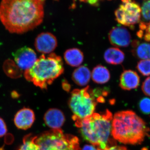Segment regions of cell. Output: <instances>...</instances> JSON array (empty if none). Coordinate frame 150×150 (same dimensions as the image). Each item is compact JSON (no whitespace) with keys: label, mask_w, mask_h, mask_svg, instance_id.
<instances>
[{"label":"cell","mask_w":150,"mask_h":150,"mask_svg":"<svg viewBox=\"0 0 150 150\" xmlns=\"http://www.w3.org/2000/svg\"><path fill=\"white\" fill-rule=\"evenodd\" d=\"M43 0H2L0 20L11 33L21 34L42 23Z\"/></svg>","instance_id":"cell-1"},{"label":"cell","mask_w":150,"mask_h":150,"mask_svg":"<svg viewBox=\"0 0 150 150\" xmlns=\"http://www.w3.org/2000/svg\"><path fill=\"white\" fill-rule=\"evenodd\" d=\"M150 131L146 123L132 110L119 111L113 116L111 135L121 143L140 144L149 136Z\"/></svg>","instance_id":"cell-2"},{"label":"cell","mask_w":150,"mask_h":150,"mask_svg":"<svg viewBox=\"0 0 150 150\" xmlns=\"http://www.w3.org/2000/svg\"><path fill=\"white\" fill-rule=\"evenodd\" d=\"M113 116L109 110L103 113H93L81 120L74 121L84 139L99 150L115 145L110 138Z\"/></svg>","instance_id":"cell-3"},{"label":"cell","mask_w":150,"mask_h":150,"mask_svg":"<svg viewBox=\"0 0 150 150\" xmlns=\"http://www.w3.org/2000/svg\"><path fill=\"white\" fill-rule=\"evenodd\" d=\"M64 71L61 57L51 53L47 56L42 54L32 67L25 71L24 76L26 80L32 82L36 87L46 89Z\"/></svg>","instance_id":"cell-4"},{"label":"cell","mask_w":150,"mask_h":150,"mask_svg":"<svg viewBox=\"0 0 150 150\" xmlns=\"http://www.w3.org/2000/svg\"><path fill=\"white\" fill-rule=\"evenodd\" d=\"M98 92L89 86L82 89H75L71 93L69 106L74 115V121L81 120L92 115L98 103H103L104 97Z\"/></svg>","instance_id":"cell-5"},{"label":"cell","mask_w":150,"mask_h":150,"mask_svg":"<svg viewBox=\"0 0 150 150\" xmlns=\"http://www.w3.org/2000/svg\"><path fill=\"white\" fill-rule=\"evenodd\" d=\"M39 150H81L77 137L64 134L61 129H52L36 137Z\"/></svg>","instance_id":"cell-6"},{"label":"cell","mask_w":150,"mask_h":150,"mask_svg":"<svg viewBox=\"0 0 150 150\" xmlns=\"http://www.w3.org/2000/svg\"><path fill=\"white\" fill-rule=\"evenodd\" d=\"M122 4L115 12V19L120 24L134 29L141 21V8L132 0H121Z\"/></svg>","instance_id":"cell-7"},{"label":"cell","mask_w":150,"mask_h":150,"mask_svg":"<svg viewBox=\"0 0 150 150\" xmlns=\"http://www.w3.org/2000/svg\"><path fill=\"white\" fill-rule=\"evenodd\" d=\"M13 56L17 66L25 71L32 67L38 59L34 50L28 47H22L17 50Z\"/></svg>","instance_id":"cell-8"},{"label":"cell","mask_w":150,"mask_h":150,"mask_svg":"<svg viewBox=\"0 0 150 150\" xmlns=\"http://www.w3.org/2000/svg\"><path fill=\"white\" fill-rule=\"evenodd\" d=\"M35 49L43 54L52 53L58 46L56 36L49 32H43L38 35L34 43Z\"/></svg>","instance_id":"cell-9"},{"label":"cell","mask_w":150,"mask_h":150,"mask_svg":"<svg viewBox=\"0 0 150 150\" xmlns=\"http://www.w3.org/2000/svg\"><path fill=\"white\" fill-rule=\"evenodd\" d=\"M108 39L111 45L115 47H127L131 41V33L125 28L113 27L108 34Z\"/></svg>","instance_id":"cell-10"},{"label":"cell","mask_w":150,"mask_h":150,"mask_svg":"<svg viewBox=\"0 0 150 150\" xmlns=\"http://www.w3.org/2000/svg\"><path fill=\"white\" fill-rule=\"evenodd\" d=\"M35 120L33 110L29 108H22L15 115L14 122L17 128L21 130H27L32 126Z\"/></svg>","instance_id":"cell-11"},{"label":"cell","mask_w":150,"mask_h":150,"mask_svg":"<svg viewBox=\"0 0 150 150\" xmlns=\"http://www.w3.org/2000/svg\"><path fill=\"white\" fill-rule=\"evenodd\" d=\"M139 76L131 70L123 71L120 76L119 86L124 90L130 91L137 88L140 85Z\"/></svg>","instance_id":"cell-12"},{"label":"cell","mask_w":150,"mask_h":150,"mask_svg":"<svg viewBox=\"0 0 150 150\" xmlns=\"http://www.w3.org/2000/svg\"><path fill=\"white\" fill-rule=\"evenodd\" d=\"M44 121L46 125L51 129H60L64 123L65 116L61 110L51 108L45 113Z\"/></svg>","instance_id":"cell-13"},{"label":"cell","mask_w":150,"mask_h":150,"mask_svg":"<svg viewBox=\"0 0 150 150\" xmlns=\"http://www.w3.org/2000/svg\"><path fill=\"white\" fill-rule=\"evenodd\" d=\"M132 54L137 59H150V43L135 40L132 42Z\"/></svg>","instance_id":"cell-14"},{"label":"cell","mask_w":150,"mask_h":150,"mask_svg":"<svg viewBox=\"0 0 150 150\" xmlns=\"http://www.w3.org/2000/svg\"><path fill=\"white\" fill-rule=\"evenodd\" d=\"M91 78V72L87 67L82 66L78 67L73 72L72 79L76 84L84 86L88 83Z\"/></svg>","instance_id":"cell-15"},{"label":"cell","mask_w":150,"mask_h":150,"mask_svg":"<svg viewBox=\"0 0 150 150\" xmlns=\"http://www.w3.org/2000/svg\"><path fill=\"white\" fill-rule=\"evenodd\" d=\"M64 59L67 64L71 67H78L83 62V53L79 48H70L65 51Z\"/></svg>","instance_id":"cell-16"},{"label":"cell","mask_w":150,"mask_h":150,"mask_svg":"<svg viewBox=\"0 0 150 150\" xmlns=\"http://www.w3.org/2000/svg\"><path fill=\"white\" fill-rule=\"evenodd\" d=\"M125 54L120 49L112 47L107 49L105 52L104 59L109 64L119 65L122 64L125 59Z\"/></svg>","instance_id":"cell-17"},{"label":"cell","mask_w":150,"mask_h":150,"mask_svg":"<svg viewBox=\"0 0 150 150\" xmlns=\"http://www.w3.org/2000/svg\"><path fill=\"white\" fill-rule=\"evenodd\" d=\"M91 77L95 83L103 84L110 80V73L106 67L98 65L93 68L91 73Z\"/></svg>","instance_id":"cell-18"},{"label":"cell","mask_w":150,"mask_h":150,"mask_svg":"<svg viewBox=\"0 0 150 150\" xmlns=\"http://www.w3.org/2000/svg\"><path fill=\"white\" fill-rule=\"evenodd\" d=\"M36 137L29 134L23 138L22 144L17 150H39V147L35 143Z\"/></svg>","instance_id":"cell-19"},{"label":"cell","mask_w":150,"mask_h":150,"mask_svg":"<svg viewBox=\"0 0 150 150\" xmlns=\"http://www.w3.org/2000/svg\"><path fill=\"white\" fill-rule=\"evenodd\" d=\"M137 35L139 38L144 39L146 42H150V21L148 22H140Z\"/></svg>","instance_id":"cell-20"},{"label":"cell","mask_w":150,"mask_h":150,"mask_svg":"<svg viewBox=\"0 0 150 150\" xmlns=\"http://www.w3.org/2000/svg\"><path fill=\"white\" fill-rule=\"evenodd\" d=\"M137 69L143 76H150V59L140 61L137 64Z\"/></svg>","instance_id":"cell-21"},{"label":"cell","mask_w":150,"mask_h":150,"mask_svg":"<svg viewBox=\"0 0 150 150\" xmlns=\"http://www.w3.org/2000/svg\"><path fill=\"white\" fill-rule=\"evenodd\" d=\"M141 14L143 19L142 21H150V0H144L141 8Z\"/></svg>","instance_id":"cell-22"},{"label":"cell","mask_w":150,"mask_h":150,"mask_svg":"<svg viewBox=\"0 0 150 150\" xmlns=\"http://www.w3.org/2000/svg\"><path fill=\"white\" fill-rule=\"evenodd\" d=\"M140 111L145 114H150V98L144 97L142 98L138 103Z\"/></svg>","instance_id":"cell-23"},{"label":"cell","mask_w":150,"mask_h":150,"mask_svg":"<svg viewBox=\"0 0 150 150\" xmlns=\"http://www.w3.org/2000/svg\"><path fill=\"white\" fill-rule=\"evenodd\" d=\"M142 89L145 95L150 97V76L147 78L142 83Z\"/></svg>","instance_id":"cell-24"},{"label":"cell","mask_w":150,"mask_h":150,"mask_svg":"<svg viewBox=\"0 0 150 150\" xmlns=\"http://www.w3.org/2000/svg\"><path fill=\"white\" fill-rule=\"evenodd\" d=\"M7 132L6 125L2 118H0V137H2Z\"/></svg>","instance_id":"cell-25"},{"label":"cell","mask_w":150,"mask_h":150,"mask_svg":"<svg viewBox=\"0 0 150 150\" xmlns=\"http://www.w3.org/2000/svg\"><path fill=\"white\" fill-rule=\"evenodd\" d=\"M80 1L88 3L89 4L93 6H97L102 0H79Z\"/></svg>","instance_id":"cell-26"},{"label":"cell","mask_w":150,"mask_h":150,"mask_svg":"<svg viewBox=\"0 0 150 150\" xmlns=\"http://www.w3.org/2000/svg\"><path fill=\"white\" fill-rule=\"evenodd\" d=\"M104 150H129L126 147L123 146H113L108 147Z\"/></svg>","instance_id":"cell-27"},{"label":"cell","mask_w":150,"mask_h":150,"mask_svg":"<svg viewBox=\"0 0 150 150\" xmlns=\"http://www.w3.org/2000/svg\"><path fill=\"white\" fill-rule=\"evenodd\" d=\"M81 150H99L94 146L92 145H86L84 146Z\"/></svg>","instance_id":"cell-28"},{"label":"cell","mask_w":150,"mask_h":150,"mask_svg":"<svg viewBox=\"0 0 150 150\" xmlns=\"http://www.w3.org/2000/svg\"><path fill=\"white\" fill-rule=\"evenodd\" d=\"M62 87H63V89L67 92L69 91L70 88H71L70 85L68 83H67V81H64L62 83Z\"/></svg>","instance_id":"cell-29"},{"label":"cell","mask_w":150,"mask_h":150,"mask_svg":"<svg viewBox=\"0 0 150 150\" xmlns=\"http://www.w3.org/2000/svg\"><path fill=\"white\" fill-rule=\"evenodd\" d=\"M43 1H45V0H43Z\"/></svg>","instance_id":"cell-30"}]
</instances>
